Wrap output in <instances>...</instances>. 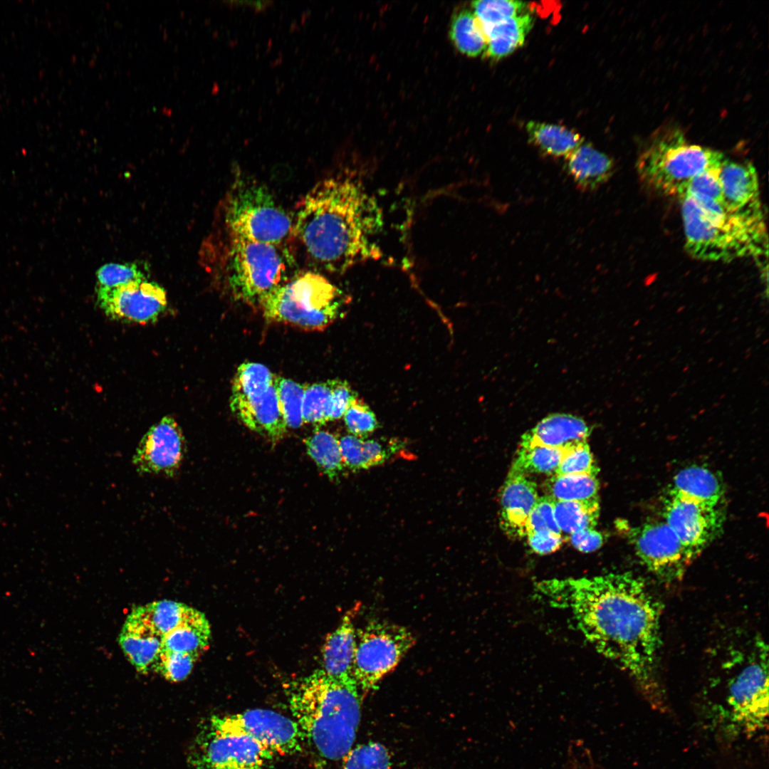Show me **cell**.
Listing matches in <instances>:
<instances>
[{"label":"cell","instance_id":"cell-43","mask_svg":"<svg viewBox=\"0 0 769 769\" xmlns=\"http://www.w3.org/2000/svg\"><path fill=\"white\" fill-rule=\"evenodd\" d=\"M389 450L379 441L362 439L361 444V460L362 469H367L384 463L389 458Z\"/></svg>","mask_w":769,"mask_h":769},{"label":"cell","instance_id":"cell-14","mask_svg":"<svg viewBox=\"0 0 769 769\" xmlns=\"http://www.w3.org/2000/svg\"><path fill=\"white\" fill-rule=\"evenodd\" d=\"M211 628L204 613L190 607L184 619L162 635L155 671L172 682L185 679L208 648Z\"/></svg>","mask_w":769,"mask_h":769},{"label":"cell","instance_id":"cell-13","mask_svg":"<svg viewBox=\"0 0 769 769\" xmlns=\"http://www.w3.org/2000/svg\"><path fill=\"white\" fill-rule=\"evenodd\" d=\"M208 721L219 729L246 735L276 755L296 753L301 750L305 741L293 718L269 709L255 708L234 714L214 715Z\"/></svg>","mask_w":769,"mask_h":769},{"label":"cell","instance_id":"cell-44","mask_svg":"<svg viewBox=\"0 0 769 769\" xmlns=\"http://www.w3.org/2000/svg\"><path fill=\"white\" fill-rule=\"evenodd\" d=\"M572 545L582 553H591L599 549L604 542L603 535L595 528H585L569 535L566 538Z\"/></svg>","mask_w":769,"mask_h":769},{"label":"cell","instance_id":"cell-26","mask_svg":"<svg viewBox=\"0 0 769 769\" xmlns=\"http://www.w3.org/2000/svg\"><path fill=\"white\" fill-rule=\"evenodd\" d=\"M529 142L543 154L567 158L583 143L580 134L564 126L529 121L525 125Z\"/></svg>","mask_w":769,"mask_h":769},{"label":"cell","instance_id":"cell-8","mask_svg":"<svg viewBox=\"0 0 769 769\" xmlns=\"http://www.w3.org/2000/svg\"><path fill=\"white\" fill-rule=\"evenodd\" d=\"M341 291L325 276L313 271L287 280L258 303L271 321L306 330H323L342 313Z\"/></svg>","mask_w":769,"mask_h":769},{"label":"cell","instance_id":"cell-32","mask_svg":"<svg viewBox=\"0 0 769 769\" xmlns=\"http://www.w3.org/2000/svg\"><path fill=\"white\" fill-rule=\"evenodd\" d=\"M304 442L308 455L319 469L330 479H337L345 466L336 436L327 431L317 430Z\"/></svg>","mask_w":769,"mask_h":769},{"label":"cell","instance_id":"cell-16","mask_svg":"<svg viewBox=\"0 0 769 769\" xmlns=\"http://www.w3.org/2000/svg\"><path fill=\"white\" fill-rule=\"evenodd\" d=\"M629 538L644 565L666 581L680 579L696 558L664 520L632 528Z\"/></svg>","mask_w":769,"mask_h":769},{"label":"cell","instance_id":"cell-47","mask_svg":"<svg viewBox=\"0 0 769 769\" xmlns=\"http://www.w3.org/2000/svg\"><path fill=\"white\" fill-rule=\"evenodd\" d=\"M582 769H605L594 757L590 748L582 741L580 744Z\"/></svg>","mask_w":769,"mask_h":769},{"label":"cell","instance_id":"cell-24","mask_svg":"<svg viewBox=\"0 0 769 769\" xmlns=\"http://www.w3.org/2000/svg\"><path fill=\"white\" fill-rule=\"evenodd\" d=\"M565 159L566 172L577 187L585 191H593L607 182L614 169L610 157L584 142Z\"/></svg>","mask_w":769,"mask_h":769},{"label":"cell","instance_id":"cell-7","mask_svg":"<svg viewBox=\"0 0 769 769\" xmlns=\"http://www.w3.org/2000/svg\"><path fill=\"white\" fill-rule=\"evenodd\" d=\"M220 229L251 241L286 246L293 236V217L262 182L237 174L220 210Z\"/></svg>","mask_w":769,"mask_h":769},{"label":"cell","instance_id":"cell-21","mask_svg":"<svg viewBox=\"0 0 769 769\" xmlns=\"http://www.w3.org/2000/svg\"><path fill=\"white\" fill-rule=\"evenodd\" d=\"M500 498L502 530L513 539L525 537L528 517L539 498L536 483L527 476L508 473Z\"/></svg>","mask_w":769,"mask_h":769},{"label":"cell","instance_id":"cell-4","mask_svg":"<svg viewBox=\"0 0 769 769\" xmlns=\"http://www.w3.org/2000/svg\"><path fill=\"white\" fill-rule=\"evenodd\" d=\"M685 249L695 259L730 262L768 255L763 212L737 213L701 195L679 199Z\"/></svg>","mask_w":769,"mask_h":769},{"label":"cell","instance_id":"cell-38","mask_svg":"<svg viewBox=\"0 0 769 769\" xmlns=\"http://www.w3.org/2000/svg\"><path fill=\"white\" fill-rule=\"evenodd\" d=\"M96 276V291L113 289L146 278L137 264L116 263L102 266Z\"/></svg>","mask_w":769,"mask_h":769},{"label":"cell","instance_id":"cell-23","mask_svg":"<svg viewBox=\"0 0 769 769\" xmlns=\"http://www.w3.org/2000/svg\"><path fill=\"white\" fill-rule=\"evenodd\" d=\"M359 609L360 605L357 604L348 610L338 627L326 637L322 649V669L331 676H353L352 666L356 647L354 619Z\"/></svg>","mask_w":769,"mask_h":769},{"label":"cell","instance_id":"cell-45","mask_svg":"<svg viewBox=\"0 0 769 769\" xmlns=\"http://www.w3.org/2000/svg\"><path fill=\"white\" fill-rule=\"evenodd\" d=\"M580 743L581 739H574L570 741L564 763L560 769H582Z\"/></svg>","mask_w":769,"mask_h":769},{"label":"cell","instance_id":"cell-28","mask_svg":"<svg viewBox=\"0 0 769 769\" xmlns=\"http://www.w3.org/2000/svg\"><path fill=\"white\" fill-rule=\"evenodd\" d=\"M546 496L554 501H599V483L595 476L553 475L543 485Z\"/></svg>","mask_w":769,"mask_h":769},{"label":"cell","instance_id":"cell-9","mask_svg":"<svg viewBox=\"0 0 769 769\" xmlns=\"http://www.w3.org/2000/svg\"><path fill=\"white\" fill-rule=\"evenodd\" d=\"M230 408L244 425L268 436L273 444L286 432L276 375L262 364L249 362L238 367L232 383Z\"/></svg>","mask_w":769,"mask_h":769},{"label":"cell","instance_id":"cell-30","mask_svg":"<svg viewBox=\"0 0 769 769\" xmlns=\"http://www.w3.org/2000/svg\"><path fill=\"white\" fill-rule=\"evenodd\" d=\"M565 449L520 444L509 473L553 476L561 461Z\"/></svg>","mask_w":769,"mask_h":769},{"label":"cell","instance_id":"cell-46","mask_svg":"<svg viewBox=\"0 0 769 769\" xmlns=\"http://www.w3.org/2000/svg\"><path fill=\"white\" fill-rule=\"evenodd\" d=\"M224 4H226L229 7L236 8L246 6L251 9L256 13L263 12L267 10L270 6L273 4L272 1H226Z\"/></svg>","mask_w":769,"mask_h":769},{"label":"cell","instance_id":"cell-33","mask_svg":"<svg viewBox=\"0 0 769 769\" xmlns=\"http://www.w3.org/2000/svg\"><path fill=\"white\" fill-rule=\"evenodd\" d=\"M334 380L305 384L302 405L304 423L322 425L331 421Z\"/></svg>","mask_w":769,"mask_h":769},{"label":"cell","instance_id":"cell-19","mask_svg":"<svg viewBox=\"0 0 769 769\" xmlns=\"http://www.w3.org/2000/svg\"><path fill=\"white\" fill-rule=\"evenodd\" d=\"M161 636L156 632L141 606L127 616L120 633L119 644L127 659L141 674L155 671Z\"/></svg>","mask_w":769,"mask_h":769},{"label":"cell","instance_id":"cell-5","mask_svg":"<svg viewBox=\"0 0 769 769\" xmlns=\"http://www.w3.org/2000/svg\"><path fill=\"white\" fill-rule=\"evenodd\" d=\"M204 263L237 299L258 303L287 281L286 246L246 239L221 229L206 240Z\"/></svg>","mask_w":769,"mask_h":769},{"label":"cell","instance_id":"cell-10","mask_svg":"<svg viewBox=\"0 0 769 769\" xmlns=\"http://www.w3.org/2000/svg\"><path fill=\"white\" fill-rule=\"evenodd\" d=\"M415 643L409 629L387 621H370L356 629L352 674L364 697L397 667Z\"/></svg>","mask_w":769,"mask_h":769},{"label":"cell","instance_id":"cell-31","mask_svg":"<svg viewBox=\"0 0 769 769\" xmlns=\"http://www.w3.org/2000/svg\"><path fill=\"white\" fill-rule=\"evenodd\" d=\"M599 514V501H554L555 519L565 538L576 531L595 528Z\"/></svg>","mask_w":769,"mask_h":769},{"label":"cell","instance_id":"cell-3","mask_svg":"<svg viewBox=\"0 0 769 769\" xmlns=\"http://www.w3.org/2000/svg\"><path fill=\"white\" fill-rule=\"evenodd\" d=\"M286 696L304 740L323 760L341 761L353 748L365 699L355 678L318 669L292 681Z\"/></svg>","mask_w":769,"mask_h":769},{"label":"cell","instance_id":"cell-12","mask_svg":"<svg viewBox=\"0 0 769 769\" xmlns=\"http://www.w3.org/2000/svg\"><path fill=\"white\" fill-rule=\"evenodd\" d=\"M276 755L251 737L219 729L208 721L189 750V769H263Z\"/></svg>","mask_w":769,"mask_h":769},{"label":"cell","instance_id":"cell-34","mask_svg":"<svg viewBox=\"0 0 769 769\" xmlns=\"http://www.w3.org/2000/svg\"><path fill=\"white\" fill-rule=\"evenodd\" d=\"M276 386L281 411L287 427L299 428L304 423L302 405L305 384L276 375Z\"/></svg>","mask_w":769,"mask_h":769},{"label":"cell","instance_id":"cell-11","mask_svg":"<svg viewBox=\"0 0 769 769\" xmlns=\"http://www.w3.org/2000/svg\"><path fill=\"white\" fill-rule=\"evenodd\" d=\"M727 681L726 702L731 719L748 733L764 728L768 716V647L756 639Z\"/></svg>","mask_w":769,"mask_h":769},{"label":"cell","instance_id":"cell-20","mask_svg":"<svg viewBox=\"0 0 769 769\" xmlns=\"http://www.w3.org/2000/svg\"><path fill=\"white\" fill-rule=\"evenodd\" d=\"M719 180L723 202L729 211H763L758 174L751 162L725 158L720 167Z\"/></svg>","mask_w":769,"mask_h":769},{"label":"cell","instance_id":"cell-15","mask_svg":"<svg viewBox=\"0 0 769 769\" xmlns=\"http://www.w3.org/2000/svg\"><path fill=\"white\" fill-rule=\"evenodd\" d=\"M664 521L696 558L722 530L724 516L718 507L670 488L664 503Z\"/></svg>","mask_w":769,"mask_h":769},{"label":"cell","instance_id":"cell-6","mask_svg":"<svg viewBox=\"0 0 769 769\" xmlns=\"http://www.w3.org/2000/svg\"><path fill=\"white\" fill-rule=\"evenodd\" d=\"M725 158L719 151L691 144L679 127L663 125L647 140L636 167L639 179L648 188L679 199L695 176L720 167Z\"/></svg>","mask_w":769,"mask_h":769},{"label":"cell","instance_id":"cell-40","mask_svg":"<svg viewBox=\"0 0 769 769\" xmlns=\"http://www.w3.org/2000/svg\"><path fill=\"white\" fill-rule=\"evenodd\" d=\"M545 530L562 535L554 516V501L548 496H544L538 498L528 517L525 525V536L528 534Z\"/></svg>","mask_w":769,"mask_h":769},{"label":"cell","instance_id":"cell-17","mask_svg":"<svg viewBox=\"0 0 769 769\" xmlns=\"http://www.w3.org/2000/svg\"><path fill=\"white\" fill-rule=\"evenodd\" d=\"M95 292L98 305L105 314L124 323H153L167 307L165 290L147 278Z\"/></svg>","mask_w":769,"mask_h":769},{"label":"cell","instance_id":"cell-2","mask_svg":"<svg viewBox=\"0 0 769 769\" xmlns=\"http://www.w3.org/2000/svg\"><path fill=\"white\" fill-rule=\"evenodd\" d=\"M293 222L306 256L328 271L341 273L381 256L374 238L382 226V211L348 173L317 182L298 202Z\"/></svg>","mask_w":769,"mask_h":769},{"label":"cell","instance_id":"cell-42","mask_svg":"<svg viewBox=\"0 0 769 769\" xmlns=\"http://www.w3.org/2000/svg\"><path fill=\"white\" fill-rule=\"evenodd\" d=\"M525 537L530 548L540 555L555 552L564 540L562 535L548 530L528 534Z\"/></svg>","mask_w":769,"mask_h":769},{"label":"cell","instance_id":"cell-18","mask_svg":"<svg viewBox=\"0 0 769 769\" xmlns=\"http://www.w3.org/2000/svg\"><path fill=\"white\" fill-rule=\"evenodd\" d=\"M186 451V441L180 426L173 417L166 416L145 434L132 461L140 474L174 477Z\"/></svg>","mask_w":769,"mask_h":769},{"label":"cell","instance_id":"cell-41","mask_svg":"<svg viewBox=\"0 0 769 769\" xmlns=\"http://www.w3.org/2000/svg\"><path fill=\"white\" fill-rule=\"evenodd\" d=\"M720 167L708 169L695 176L689 182L682 197L701 195L725 205L719 180Z\"/></svg>","mask_w":769,"mask_h":769},{"label":"cell","instance_id":"cell-27","mask_svg":"<svg viewBox=\"0 0 769 769\" xmlns=\"http://www.w3.org/2000/svg\"><path fill=\"white\" fill-rule=\"evenodd\" d=\"M671 489L696 500L718 506L724 493L723 483L709 469L693 466L675 475Z\"/></svg>","mask_w":769,"mask_h":769},{"label":"cell","instance_id":"cell-22","mask_svg":"<svg viewBox=\"0 0 769 769\" xmlns=\"http://www.w3.org/2000/svg\"><path fill=\"white\" fill-rule=\"evenodd\" d=\"M590 429L582 419L567 414H551L525 433L520 444L555 448L587 441Z\"/></svg>","mask_w":769,"mask_h":769},{"label":"cell","instance_id":"cell-25","mask_svg":"<svg viewBox=\"0 0 769 769\" xmlns=\"http://www.w3.org/2000/svg\"><path fill=\"white\" fill-rule=\"evenodd\" d=\"M533 23V16L525 11L484 30L487 39L486 56L499 60L511 54L523 45Z\"/></svg>","mask_w":769,"mask_h":769},{"label":"cell","instance_id":"cell-36","mask_svg":"<svg viewBox=\"0 0 769 769\" xmlns=\"http://www.w3.org/2000/svg\"><path fill=\"white\" fill-rule=\"evenodd\" d=\"M473 12L484 30L525 12V2L510 0H478L472 2Z\"/></svg>","mask_w":769,"mask_h":769},{"label":"cell","instance_id":"cell-37","mask_svg":"<svg viewBox=\"0 0 769 769\" xmlns=\"http://www.w3.org/2000/svg\"><path fill=\"white\" fill-rule=\"evenodd\" d=\"M598 467L587 441L565 449L561 461L554 475L586 474L597 476Z\"/></svg>","mask_w":769,"mask_h":769},{"label":"cell","instance_id":"cell-29","mask_svg":"<svg viewBox=\"0 0 769 769\" xmlns=\"http://www.w3.org/2000/svg\"><path fill=\"white\" fill-rule=\"evenodd\" d=\"M449 36L456 49L466 56L476 57L486 51V37L470 9H461L454 12L451 20Z\"/></svg>","mask_w":769,"mask_h":769},{"label":"cell","instance_id":"cell-1","mask_svg":"<svg viewBox=\"0 0 769 769\" xmlns=\"http://www.w3.org/2000/svg\"><path fill=\"white\" fill-rule=\"evenodd\" d=\"M534 590L544 602L567 611L594 649L629 674L651 706L667 712L656 671L660 607L642 580L610 573L542 580Z\"/></svg>","mask_w":769,"mask_h":769},{"label":"cell","instance_id":"cell-39","mask_svg":"<svg viewBox=\"0 0 769 769\" xmlns=\"http://www.w3.org/2000/svg\"><path fill=\"white\" fill-rule=\"evenodd\" d=\"M342 417L347 431L362 439L375 431L379 425L375 413L358 397L351 401Z\"/></svg>","mask_w":769,"mask_h":769},{"label":"cell","instance_id":"cell-35","mask_svg":"<svg viewBox=\"0 0 769 769\" xmlns=\"http://www.w3.org/2000/svg\"><path fill=\"white\" fill-rule=\"evenodd\" d=\"M341 762L340 769L392 768L388 749L375 741H368L352 748Z\"/></svg>","mask_w":769,"mask_h":769}]
</instances>
